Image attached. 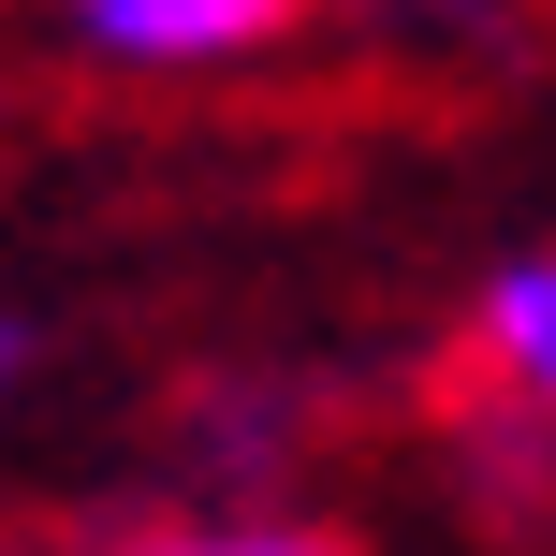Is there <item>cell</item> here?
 Masks as SVG:
<instances>
[{
	"label": "cell",
	"mask_w": 556,
	"mask_h": 556,
	"mask_svg": "<svg viewBox=\"0 0 556 556\" xmlns=\"http://www.w3.org/2000/svg\"><path fill=\"white\" fill-rule=\"evenodd\" d=\"M323 0H59V45L103 74H250Z\"/></svg>",
	"instance_id": "cell-1"
},
{
	"label": "cell",
	"mask_w": 556,
	"mask_h": 556,
	"mask_svg": "<svg viewBox=\"0 0 556 556\" xmlns=\"http://www.w3.org/2000/svg\"><path fill=\"white\" fill-rule=\"evenodd\" d=\"M454 352H469V381L498 395L513 425H542L556 440V250H513L469 278V323H454Z\"/></svg>",
	"instance_id": "cell-2"
},
{
	"label": "cell",
	"mask_w": 556,
	"mask_h": 556,
	"mask_svg": "<svg viewBox=\"0 0 556 556\" xmlns=\"http://www.w3.org/2000/svg\"><path fill=\"white\" fill-rule=\"evenodd\" d=\"M74 556H366L323 513H278V498H205V513H147V528H103Z\"/></svg>",
	"instance_id": "cell-3"
},
{
	"label": "cell",
	"mask_w": 556,
	"mask_h": 556,
	"mask_svg": "<svg viewBox=\"0 0 556 556\" xmlns=\"http://www.w3.org/2000/svg\"><path fill=\"white\" fill-rule=\"evenodd\" d=\"M191 469L220 483V498H264V483L293 469V395H278V381H220L191 410Z\"/></svg>",
	"instance_id": "cell-4"
},
{
	"label": "cell",
	"mask_w": 556,
	"mask_h": 556,
	"mask_svg": "<svg viewBox=\"0 0 556 556\" xmlns=\"http://www.w3.org/2000/svg\"><path fill=\"white\" fill-rule=\"evenodd\" d=\"M29 366H45V323H15V307H0V395H15Z\"/></svg>",
	"instance_id": "cell-5"
}]
</instances>
